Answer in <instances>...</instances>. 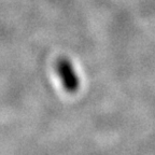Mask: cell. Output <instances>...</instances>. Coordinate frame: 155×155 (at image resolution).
<instances>
[{"mask_svg": "<svg viewBox=\"0 0 155 155\" xmlns=\"http://www.w3.org/2000/svg\"><path fill=\"white\" fill-rule=\"evenodd\" d=\"M56 72L67 92L75 93L80 88V78L70 59L66 57L59 58L56 63Z\"/></svg>", "mask_w": 155, "mask_h": 155, "instance_id": "6da1fadb", "label": "cell"}]
</instances>
